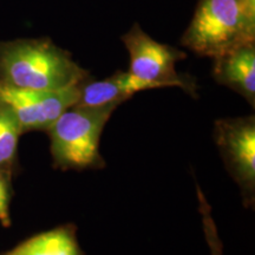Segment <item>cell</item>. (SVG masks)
<instances>
[{
  "mask_svg": "<svg viewBox=\"0 0 255 255\" xmlns=\"http://www.w3.org/2000/svg\"><path fill=\"white\" fill-rule=\"evenodd\" d=\"M117 107L75 105L64 111L46 130L55 167L62 170L103 168L105 162L100 152L101 136Z\"/></svg>",
  "mask_w": 255,
  "mask_h": 255,
  "instance_id": "cell-3",
  "label": "cell"
},
{
  "mask_svg": "<svg viewBox=\"0 0 255 255\" xmlns=\"http://www.w3.org/2000/svg\"><path fill=\"white\" fill-rule=\"evenodd\" d=\"M214 139L226 168L240 187L245 203L253 206L255 195L254 116L216 121Z\"/></svg>",
  "mask_w": 255,
  "mask_h": 255,
  "instance_id": "cell-5",
  "label": "cell"
},
{
  "mask_svg": "<svg viewBox=\"0 0 255 255\" xmlns=\"http://www.w3.org/2000/svg\"><path fill=\"white\" fill-rule=\"evenodd\" d=\"M89 79L68 51L50 39L0 43V83L28 90H63Z\"/></svg>",
  "mask_w": 255,
  "mask_h": 255,
  "instance_id": "cell-1",
  "label": "cell"
},
{
  "mask_svg": "<svg viewBox=\"0 0 255 255\" xmlns=\"http://www.w3.org/2000/svg\"><path fill=\"white\" fill-rule=\"evenodd\" d=\"M197 189V197H199V206L200 213L202 216V226L203 232H205L207 244H208L210 255H223L222 242L220 240L218 228H216L215 221L212 215V208H210L209 203L207 202V199L201 190L199 184H196Z\"/></svg>",
  "mask_w": 255,
  "mask_h": 255,
  "instance_id": "cell-11",
  "label": "cell"
},
{
  "mask_svg": "<svg viewBox=\"0 0 255 255\" xmlns=\"http://www.w3.org/2000/svg\"><path fill=\"white\" fill-rule=\"evenodd\" d=\"M122 41L130 56L131 75L150 83L155 89L177 87L195 95L193 79L176 71V64L187 57L183 51L152 39L138 24L123 34Z\"/></svg>",
  "mask_w": 255,
  "mask_h": 255,
  "instance_id": "cell-4",
  "label": "cell"
},
{
  "mask_svg": "<svg viewBox=\"0 0 255 255\" xmlns=\"http://www.w3.org/2000/svg\"><path fill=\"white\" fill-rule=\"evenodd\" d=\"M23 135L20 124L12 110L0 103V170L13 175L18 141Z\"/></svg>",
  "mask_w": 255,
  "mask_h": 255,
  "instance_id": "cell-10",
  "label": "cell"
},
{
  "mask_svg": "<svg viewBox=\"0 0 255 255\" xmlns=\"http://www.w3.org/2000/svg\"><path fill=\"white\" fill-rule=\"evenodd\" d=\"M255 43V0H199L181 44L196 55L215 58Z\"/></svg>",
  "mask_w": 255,
  "mask_h": 255,
  "instance_id": "cell-2",
  "label": "cell"
},
{
  "mask_svg": "<svg viewBox=\"0 0 255 255\" xmlns=\"http://www.w3.org/2000/svg\"><path fill=\"white\" fill-rule=\"evenodd\" d=\"M12 175L0 170V223L5 227L11 225L9 201H11Z\"/></svg>",
  "mask_w": 255,
  "mask_h": 255,
  "instance_id": "cell-12",
  "label": "cell"
},
{
  "mask_svg": "<svg viewBox=\"0 0 255 255\" xmlns=\"http://www.w3.org/2000/svg\"><path fill=\"white\" fill-rule=\"evenodd\" d=\"M213 77L255 105V43L245 44L215 57Z\"/></svg>",
  "mask_w": 255,
  "mask_h": 255,
  "instance_id": "cell-7",
  "label": "cell"
},
{
  "mask_svg": "<svg viewBox=\"0 0 255 255\" xmlns=\"http://www.w3.org/2000/svg\"><path fill=\"white\" fill-rule=\"evenodd\" d=\"M79 97L76 107L101 108L120 105L137 92L150 90V83L135 77L129 71H119L103 81H85L79 85ZM75 107V105H73Z\"/></svg>",
  "mask_w": 255,
  "mask_h": 255,
  "instance_id": "cell-8",
  "label": "cell"
},
{
  "mask_svg": "<svg viewBox=\"0 0 255 255\" xmlns=\"http://www.w3.org/2000/svg\"><path fill=\"white\" fill-rule=\"evenodd\" d=\"M78 87L63 90H28L0 83V103L12 110L23 133L32 130L46 131L64 111L77 103Z\"/></svg>",
  "mask_w": 255,
  "mask_h": 255,
  "instance_id": "cell-6",
  "label": "cell"
},
{
  "mask_svg": "<svg viewBox=\"0 0 255 255\" xmlns=\"http://www.w3.org/2000/svg\"><path fill=\"white\" fill-rule=\"evenodd\" d=\"M1 255H84L77 240V228L69 225L40 233Z\"/></svg>",
  "mask_w": 255,
  "mask_h": 255,
  "instance_id": "cell-9",
  "label": "cell"
}]
</instances>
